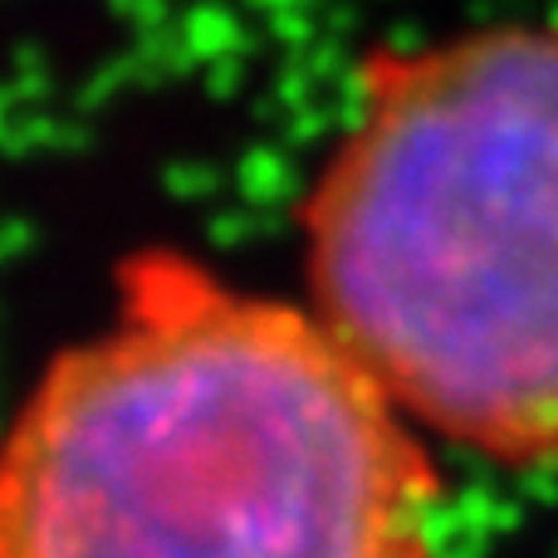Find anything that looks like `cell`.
<instances>
[{"mask_svg": "<svg viewBox=\"0 0 558 558\" xmlns=\"http://www.w3.org/2000/svg\"><path fill=\"white\" fill-rule=\"evenodd\" d=\"M416 432L314 308L143 251L0 436V558H436Z\"/></svg>", "mask_w": 558, "mask_h": 558, "instance_id": "cell-1", "label": "cell"}, {"mask_svg": "<svg viewBox=\"0 0 558 558\" xmlns=\"http://www.w3.org/2000/svg\"><path fill=\"white\" fill-rule=\"evenodd\" d=\"M299 231L308 308L422 432L558 465V20L367 59Z\"/></svg>", "mask_w": 558, "mask_h": 558, "instance_id": "cell-2", "label": "cell"}]
</instances>
